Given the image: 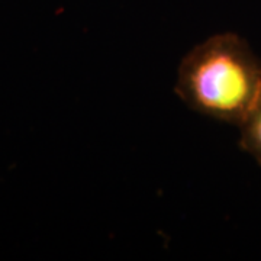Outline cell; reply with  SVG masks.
<instances>
[{"instance_id": "2", "label": "cell", "mask_w": 261, "mask_h": 261, "mask_svg": "<svg viewBox=\"0 0 261 261\" xmlns=\"http://www.w3.org/2000/svg\"><path fill=\"white\" fill-rule=\"evenodd\" d=\"M240 128L241 147L261 164V94Z\"/></svg>"}, {"instance_id": "1", "label": "cell", "mask_w": 261, "mask_h": 261, "mask_svg": "<svg viewBox=\"0 0 261 261\" xmlns=\"http://www.w3.org/2000/svg\"><path fill=\"white\" fill-rule=\"evenodd\" d=\"M176 93L196 112L240 126L261 94V60L235 34L207 38L181 61Z\"/></svg>"}]
</instances>
